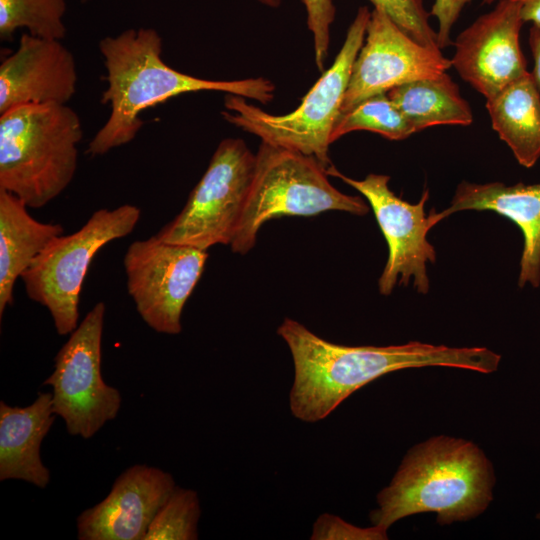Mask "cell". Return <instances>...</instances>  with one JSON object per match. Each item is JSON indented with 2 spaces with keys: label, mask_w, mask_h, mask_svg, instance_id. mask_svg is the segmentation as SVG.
<instances>
[{
  "label": "cell",
  "mask_w": 540,
  "mask_h": 540,
  "mask_svg": "<svg viewBox=\"0 0 540 540\" xmlns=\"http://www.w3.org/2000/svg\"><path fill=\"white\" fill-rule=\"evenodd\" d=\"M65 0H0V37L9 39L20 28L33 36L62 40Z\"/></svg>",
  "instance_id": "44dd1931"
},
{
  "label": "cell",
  "mask_w": 540,
  "mask_h": 540,
  "mask_svg": "<svg viewBox=\"0 0 540 540\" xmlns=\"http://www.w3.org/2000/svg\"><path fill=\"white\" fill-rule=\"evenodd\" d=\"M63 231L59 223L34 219L22 199L0 189V317L14 302L16 280Z\"/></svg>",
  "instance_id": "ac0fdd59"
},
{
  "label": "cell",
  "mask_w": 540,
  "mask_h": 540,
  "mask_svg": "<svg viewBox=\"0 0 540 540\" xmlns=\"http://www.w3.org/2000/svg\"><path fill=\"white\" fill-rule=\"evenodd\" d=\"M107 87L101 102L110 115L88 144L91 156H100L128 144L143 126L141 113L172 97L199 91H220L268 104L275 85L264 77L209 80L175 70L161 57L162 38L149 27L130 28L99 42Z\"/></svg>",
  "instance_id": "7a4b0ae2"
},
{
  "label": "cell",
  "mask_w": 540,
  "mask_h": 540,
  "mask_svg": "<svg viewBox=\"0 0 540 540\" xmlns=\"http://www.w3.org/2000/svg\"><path fill=\"white\" fill-rule=\"evenodd\" d=\"M329 210L365 215L369 206L361 197L337 190L328 180L327 167L315 157L262 141L249 197L229 246L234 253L246 254L268 220Z\"/></svg>",
  "instance_id": "8992f818"
},
{
  "label": "cell",
  "mask_w": 540,
  "mask_h": 540,
  "mask_svg": "<svg viewBox=\"0 0 540 540\" xmlns=\"http://www.w3.org/2000/svg\"><path fill=\"white\" fill-rule=\"evenodd\" d=\"M73 54L61 40L24 33L0 65V114L33 104H67L76 93Z\"/></svg>",
  "instance_id": "9a60e30c"
},
{
  "label": "cell",
  "mask_w": 540,
  "mask_h": 540,
  "mask_svg": "<svg viewBox=\"0 0 540 540\" xmlns=\"http://www.w3.org/2000/svg\"><path fill=\"white\" fill-rule=\"evenodd\" d=\"M414 133L439 125L469 126L473 113L459 87L445 72L397 86L387 92Z\"/></svg>",
  "instance_id": "ffe728a7"
},
{
  "label": "cell",
  "mask_w": 540,
  "mask_h": 540,
  "mask_svg": "<svg viewBox=\"0 0 540 540\" xmlns=\"http://www.w3.org/2000/svg\"><path fill=\"white\" fill-rule=\"evenodd\" d=\"M277 334L288 345L294 364L291 413L308 423L323 420L356 390L393 371L442 366L491 373L501 360L499 354L485 347L418 341L389 346L340 345L290 318L283 320Z\"/></svg>",
  "instance_id": "6da1fadb"
},
{
  "label": "cell",
  "mask_w": 540,
  "mask_h": 540,
  "mask_svg": "<svg viewBox=\"0 0 540 540\" xmlns=\"http://www.w3.org/2000/svg\"><path fill=\"white\" fill-rule=\"evenodd\" d=\"M140 216L131 204L99 209L76 232L54 238L22 274L27 296L48 309L59 335L78 326L80 292L96 253L130 234Z\"/></svg>",
  "instance_id": "52a82bcc"
},
{
  "label": "cell",
  "mask_w": 540,
  "mask_h": 540,
  "mask_svg": "<svg viewBox=\"0 0 540 540\" xmlns=\"http://www.w3.org/2000/svg\"><path fill=\"white\" fill-rule=\"evenodd\" d=\"M365 130L389 140L400 141L414 134L403 114L387 93L372 96L338 117L331 135L332 143L343 135Z\"/></svg>",
  "instance_id": "7402d4cb"
},
{
  "label": "cell",
  "mask_w": 540,
  "mask_h": 540,
  "mask_svg": "<svg viewBox=\"0 0 540 540\" xmlns=\"http://www.w3.org/2000/svg\"><path fill=\"white\" fill-rule=\"evenodd\" d=\"M328 176H335L355 188L367 200L388 245V259L378 281L382 295H390L396 284L407 286L410 279L416 290H429L427 263H434L436 252L427 240V233L439 220L432 209L425 213L429 191L425 190L415 203L404 201L389 188L390 177L368 174L363 180L349 178L334 165L327 168Z\"/></svg>",
  "instance_id": "8fae6325"
},
{
  "label": "cell",
  "mask_w": 540,
  "mask_h": 540,
  "mask_svg": "<svg viewBox=\"0 0 540 540\" xmlns=\"http://www.w3.org/2000/svg\"><path fill=\"white\" fill-rule=\"evenodd\" d=\"M257 2L272 8H277L281 5L283 0H256Z\"/></svg>",
  "instance_id": "f546056e"
},
{
  "label": "cell",
  "mask_w": 540,
  "mask_h": 540,
  "mask_svg": "<svg viewBox=\"0 0 540 540\" xmlns=\"http://www.w3.org/2000/svg\"><path fill=\"white\" fill-rule=\"evenodd\" d=\"M492 128L526 168L540 158V94L529 71L486 100Z\"/></svg>",
  "instance_id": "d6986e66"
},
{
  "label": "cell",
  "mask_w": 540,
  "mask_h": 540,
  "mask_svg": "<svg viewBox=\"0 0 540 540\" xmlns=\"http://www.w3.org/2000/svg\"><path fill=\"white\" fill-rule=\"evenodd\" d=\"M87 0H81L82 3L86 2Z\"/></svg>",
  "instance_id": "1f68e13d"
},
{
  "label": "cell",
  "mask_w": 540,
  "mask_h": 540,
  "mask_svg": "<svg viewBox=\"0 0 540 540\" xmlns=\"http://www.w3.org/2000/svg\"><path fill=\"white\" fill-rule=\"evenodd\" d=\"M207 257V250L169 243L157 234L129 245L123 258L128 293L150 328L169 335L182 331L184 305Z\"/></svg>",
  "instance_id": "30bf717a"
},
{
  "label": "cell",
  "mask_w": 540,
  "mask_h": 540,
  "mask_svg": "<svg viewBox=\"0 0 540 540\" xmlns=\"http://www.w3.org/2000/svg\"><path fill=\"white\" fill-rule=\"evenodd\" d=\"M462 210H490L507 217L522 231L524 246L518 285L540 284V183L522 182L507 186L502 182L484 184L462 181L450 206L437 212L439 222Z\"/></svg>",
  "instance_id": "2e32d148"
},
{
  "label": "cell",
  "mask_w": 540,
  "mask_h": 540,
  "mask_svg": "<svg viewBox=\"0 0 540 540\" xmlns=\"http://www.w3.org/2000/svg\"><path fill=\"white\" fill-rule=\"evenodd\" d=\"M371 12L362 6L348 28L333 64L307 92L301 104L285 115H272L246 98L227 94L223 118L263 142L295 150L332 165L328 151L334 125L350 79L353 63L364 42Z\"/></svg>",
  "instance_id": "5b68a950"
},
{
  "label": "cell",
  "mask_w": 540,
  "mask_h": 540,
  "mask_svg": "<svg viewBox=\"0 0 540 540\" xmlns=\"http://www.w3.org/2000/svg\"><path fill=\"white\" fill-rule=\"evenodd\" d=\"M523 24L519 3L499 0L454 42L452 66L486 100L529 72L520 46Z\"/></svg>",
  "instance_id": "4fadbf2b"
},
{
  "label": "cell",
  "mask_w": 540,
  "mask_h": 540,
  "mask_svg": "<svg viewBox=\"0 0 540 540\" xmlns=\"http://www.w3.org/2000/svg\"><path fill=\"white\" fill-rule=\"evenodd\" d=\"M451 66V60L440 49L418 43L384 12L374 8L353 63L341 113L402 84L438 77Z\"/></svg>",
  "instance_id": "7c38bea8"
},
{
  "label": "cell",
  "mask_w": 540,
  "mask_h": 540,
  "mask_svg": "<svg viewBox=\"0 0 540 540\" xmlns=\"http://www.w3.org/2000/svg\"><path fill=\"white\" fill-rule=\"evenodd\" d=\"M200 517L198 494L176 486L153 518L144 540H195Z\"/></svg>",
  "instance_id": "603a6c76"
},
{
  "label": "cell",
  "mask_w": 540,
  "mask_h": 540,
  "mask_svg": "<svg viewBox=\"0 0 540 540\" xmlns=\"http://www.w3.org/2000/svg\"><path fill=\"white\" fill-rule=\"evenodd\" d=\"M176 484L157 467L136 464L119 475L108 495L76 520L79 540H144Z\"/></svg>",
  "instance_id": "5bb4252c"
},
{
  "label": "cell",
  "mask_w": 540,
  "mask_h": 540,
  "mask_svg": "<svg viewBox=\"0 0 540 540\" xmlns=\"http://www.w3.org/2000/svg\"><path fill=\"white\" fill-rule=\"evenodd\" d=\"M255 165L256 154L242 139L222 140L181 212L157 236L203 250L230 245L249 197Z\"/></svg>",
  "instance_id": "ba28073f"
},
{
  "label": "cell",
  "mask_w": 540,
  "mask_h": 540,
  "mask_svg": "<svg viewBox=\"0 0 540 540\" xmlns=\"http://www.w3.org/2000/svg\"><path fill=\"white\" fill-rule=\"evenodd\" d=\"M369 1L418 43L430 48L440 49L437 32L429 24L430 13L426 11L422 0Z\"/></svg>",
  "instance_id": "cb8c5ba5"
},
{
  "label": "cell",
  "mask_w": 540,
  "mask_h": 540,
  "mask_svg": "<svg viewBox=\"0 0 540 540\" xmlns=\"http://www.w3.org/2000/svg\"><path fill=\"white\" fill-rule=\"evenodd\" d=\"M307 14V26L313 36L315 64L324 71L328 56L330 27L335 19L333 0H302Z\"/></svg>",
  "instance_id": "d4e9b609"
},
{
  "label": "cell",
  "mask_w": 540,
  "mask_h": 540,
  "mask_svg": "<svg viewBox=\"0 0 540 540\" xmlns=\"http://www.w3.org/2000/svg\"><path fill=\"white\" fill-rule=\"evenodd\" d=\"M105 304L98 302L69 334L55 356L54 371L43 382L52 387L53 411L70 435L93 437L117 417L122 397L101 372Z\"/></svg>",
  "instance_id": "9c48e42d"
},
{
  "label": "cell",
  "mask_w": 540,
  "mask_h": 540,
  "mask_svg": "<svg viewBox=\"0 0 540 540\" xmlns=\"http://www.w3.org/2000/svg\"><path fill=\"white\" fill-rule=\"evenodd\" d=\"M387 538V530L379 526L357 527L329 513H323L316 519L310 537L312 540H382Z\"/></svg>",
  "instance_id": "484cf974"
},
{
  "label": "cell",
  "mask_w": 540,
  "mask_h": 540,
  "mask_svg": "<svg viewBox=\"0 0 540 540\" xmlns=\"http://www.w3.org/2000/svg\"><path fill=\"white\" fill-rule=\"evenodd\" d=\"M536 518L540 520V511H539L538 514L536 515Z\"/></svg>",
  "instance_id": "4dcf8cb0"
},
{
  "label": "cell",
  "mask_w": 540,
  "mask_h": 540,
  "mask_svg": "<svg viewBox=\"0 0 540 540\" xmlns=\"http://www.w3.org/2000/svg\"><path fill=\"white\" fill-rule=\"evenodd\" d=\"M492 465L473 442L436 436L411 448L390 484L377 495L373 525L385 530L396 521L434 512L441 525L466 521L492 500Z\"/></svg>",
  "instance_id": "3957f363"
},
{
  "label": "cell",
  "mask_w": 540,
  "mask_h": 540,
  "mask_svg": "<svg viewBox=\"0 0 540 540\" xmlns=\"http://www.w3.org/2000/svg\"><path fill=\"white\" fill-rule=\"evenodd\" d=\"M56 416L49 392L38 393L26 407L0 401V481L17 479L46 488L50 471L41 460L40 446Z\"/></svg>",
  "instance_id": "e0dca14e"
},
{
  "label": "cell",
  "mask_w": 540,
  "mask_h": 540,
  "mask_svg": "<svg viewBox=\"0 0 540 540\" xmlns=\"http://www.w3.org/2000/svg\"><path fill=\"white\" fill-rule=\"evenodd\" d=\"M519 3L523 22L540 28V0H514Z\"/></svg>",
  "instance_id": "f1b7e54d"
},
{
  "label": "cell",
  "mask_w": 540,
  "mask_h": 540,
  "mask_svg": "<svg viewBox=\"0 0 540 540\" xmlns=\"http://www.w3.org/2000/svg\"><path fill=\"white\" fill-rule=\"evenodd\" d=\"M529 45L533 57V70L531 74L540 94V28L533 26L529 31Z\"/></svg>",
  "instance_id": "83f0119b"
},
{
  "label": "cell",
  "mask_w": 540,
  "mask_h": 540,
  "mask_svg": "<svg viewBox=\"0 0 540 540\" xmlns=\"http://www.w3.org/2000/svg\"><path fill=\"white\" fill-rule=\"evenodd\" d=\"M472 0H435L430 16L437 20V41L440 49L451 44L450 33L453 25L459 18L463 8ZM499 0H482L483 3L492 4Z\"/></svg>",
  "instance_id": "4316f807"
},
{
  "label": "cell",
  "mask_w": 540,
  "mask_h": 540,
  "mask_svg": "<svg viewBox=\"0 0 540 540\" xmlns=\"http://www.w3.org/2000/svg\"><path fill=\"white\" fill-rule=\"evenodd\" d=\"M83 131L67 104H33L0 114V189L41 208L71 183Z\"/></svg>",
  "instance_id": "277c9868"
}]
</instances>
